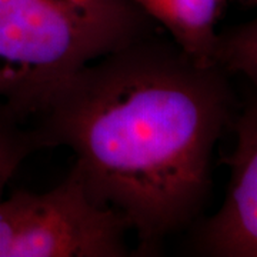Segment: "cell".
Returning <instances> with one entry per match:
<instances>
[{"label":"cell","mask_w":257,"mask_h":257,"mask_svg":"<svg viewBox=\"0 0 257 257\" xmlns=\"http://www.w3.org/2000/svg\"><path fill=\"white\" fill-rule=\"evenodd\" d=\"M241 106L229 74L156 33L84 66L32 126L43 149H72L87 196L126 217L133 256L153 257L203 216L213 152Z\"/></svg>","instance_id":"cell-1"},{"label":"cell","mask_w":257,"mask_h":257,"mask_svg":"<svg viewBox=\"0 0 257 257\" xmlns=\"http://www.w3.org/2000/svg\"><path fill=\"white\" fill-rule=\"evenodd\" d=\"M157 32L130 0H0V103L28 123L84 66Z\"/></svg>","instance_id":"cell-2"},{"label":"cell","mask_w":257,"mask_h":257,"mask_svg":"<svg viewBox=\"0 0 257 257\" xmlns=\"http://www.w3.org/2000/svg\"><path fill=\"white\" fill-rule=\"evenodd\" d=\"M130 224L109 206H97L80 176L52 190L18 189L0 200V257H128Z\"/></svg>","instance_id":"cell-3"},{"label":"cell","mask_w":257,"mask_h":257,"mask_svg":"<svg viewBox=\"0 0 257 257\" xmlns=\"http://www.w3.org/2000/svg\"><path fill=\"white\" fill-rule=\"evenodd\" d=\"M231 132L236 145L223 159L230 176L223 204L187 230V250L202 257L257 256V101L243 103Z\"/></svg>","instance_id":"cell-4"},{"label":"cell","mask_w":257,"mask_h":257,"mask_svg":"<svg viewBox=\"0 0 257 257\" xmlns=\"http://www.w3.org/2000/svg\"><path fill=\"white\" fill-rule=\"evenodd\" d=\"M165 29L184 53L203 64H211L217 23L226 0H130Z\"/></svg>","instance_id":"cell-5"},{"label":"cell","mask_w":257,"mask_h":257,"mask_svg":"<svg viewBox=\"0 0 257 257\" xmlns=\"http://www.w3.org/2000/svg\"><path fill=\"white\" fill-rule=\"evenodd\" d=\"M211 64L229 74H241L257 83V23L251 20L217 32Z\"/></svg>","instance_id":"cell-6"},{"label":"cell","mask_w":257,"mask_h":257,"mask_svg":"<svg viewBox=\"0 0 257 257\" xmlns=\"http://www.w3.org/2000/svg\"><path fill=\"white\" fill-rule=\"evenodd\" d=\"M39 150H43V145L36 128L26 126L0 103V200L19 167Z\"/></svg>","instance_id":"cell-7"},{"label":"cell","mask_w":257,"mask_h":257,"mask_svg":"<svg viewBox=\"0 0 257 257\" xmlns=\"http://www.w3.org/2000/svg\"><path fill=\"white\" fill-rule=\"evenodd\" d=\"M241 3H246L248 6H253V5H256V0H240Z\"/></svg>","instance_id":"cell-8"}]
</instances>
